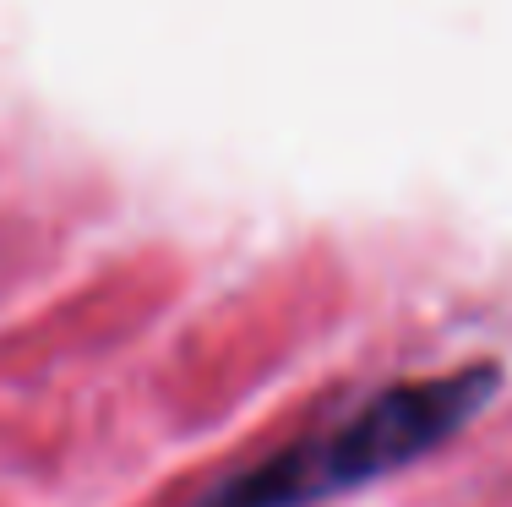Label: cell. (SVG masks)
I'll return each instance as SVG.
<instances>
[{"instance_id": "cell-1", "label": "cell", "mask_w": 512, "mask_h": 507, "mask_svg": "<svg viewBox=\"0 0 512 507\" xmlns=\"http://www.w3.org/2000/svg\"><path fill=\"white\" fill-rule=\"evenodd\" d=\"M507 371L496 360L442 371V377H409L393 388H376L355 409L322 420L306 437L251 458L197 491L186 507H316L371 480L420 464L447 437H458L496 393Z\"/></svg>"}]
</instances>
